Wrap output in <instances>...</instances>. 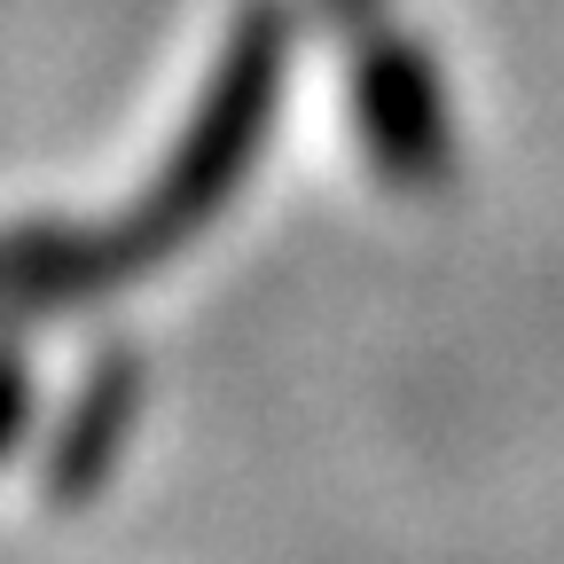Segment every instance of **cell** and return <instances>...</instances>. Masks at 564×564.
<instances>
[{"label": "cell", "instance_id": "cell-1", "mask_svg": "<svg viewBox=\"0 0 564 564\" xmlns=\"http://www.w3.org/2000/svg\"><path fill=\"white\" fill-rule=\"evenodd\" d=\"M282 79H291V9L282 0H251L236 17L220 63L173 141V158L158 165L150 196H141L118 228H102V251H110V274H141L173 259L188 236H204L212 220L228 212V196L243 188V173L259 165L267 133H274V110H282Z\"/></svg>", "mask_w": 564, "mask_h": 564}, {"label": "cell", "instance_id": "cell-2", "mask_svg": "<svg viewBox=\"0 0 564 564\" xmlns=\"http://www.w3.org/2000/svg\"><path fill=\"white\" fill-rule=\"evenodd\" d=\"M352 133H361L369 165L408 188L432 196L455 181V102H447V70L432 47L408 32H369L352 55Z\"/></svg>", "mask_w": 564, "mask_h": 564}, {"label": "cell", "instance_id": "cell-3", "mask_svg": "<svg viewBox=\"0 0 564 564\" xmlns=\"http://www.w3.org/2000/svg\"><path fill=\"white\" fill-rule=\"evenodd\" d=\"M133 408H141V361H133V352H102L95 377L79 384V400L63 408L55 447H47V502L55 510H79L87 494L118 470Z\"/></svg>", "mask_w": 564, "mask_h": 564}, {"label": "cell", "instance_id": "cell-4", "mask_svg": "<svg viewBox=\"0 0 564 564\" xmlns=\"http://www.w3.org/2000/svg\"><path fill=\"white\" fill-rule=\"evenodd\" d=\"M110 251L102 228H63V220H32V228H0V314H40V306H70L110 291Z\"/></svg>", "mask_w": 564, "mask_h": 564}, {"label": "cell", "instance_id": "cell-5", "mask_svg": "<svg viewBox=\"0 0 564 564\" xmlns=\"http://www.w3.org/2000/svg\"><path fill=\"white\" fill-rule=\"evenodd\" d=\"M24 415H32V369L17 345H0V455L24 440Z\"/></svg>", "mask_w": 564, "mask_h": 564}, {"label": "cell", "instance_id": "cell-6", "mask_svg": "<svg viewBox=\"0 0 564 564\" xmlns=\"http://www.w3.org/2000/svg\"><path fill=\"white\" fill-rule=\"evenodd\" d=\"M361 9H377V0H322V17H361Z\"/></svg>", "mask_w": 564, "mask_h": 564}]
</instances>
